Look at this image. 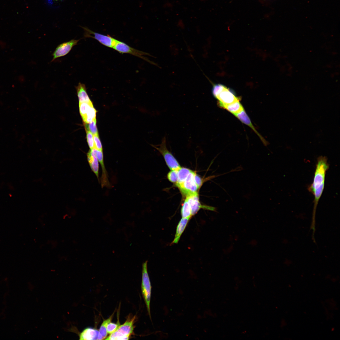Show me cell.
<instances>
[{
  "label": "cell",
  "mask_w": 340,
  "mask_h": 340,
  "mask_svg": "<svg viewBox=\"0 0 340 340\" xmlns=\"http://www.w3.org/2000/svg\"><path fill=\"white\" fill-rule=\"evenodd\" d=\"M327 160V158L325 156L318 157L313 181L308 188L309 191L314 196L313 213V222L314 223L317 207L325 187L326 172L329 168Z\"/></svg>",
  "instance_id": "obj_1"
},
{
  "label": "cell",
  "mask_w": 340,
  "mask_h": 340,
  "mask_svg": "<svg viewBox=\"0 0 340 340\" xmlns=\"http://www.w3.org/2000/svg\"><path fill=\"white\" fill-rule=\"evenodd\" d=\"M186 199L190 206L192 216L196 214L201 208L216 212L215 207L201 204L197 192L186 196Z\"/></svg>",
  "instance_id": "obj_10"
},
{
  "label": "cell",
  "mask_w": 340,
  "mask_h": 340,
  "mask_svg": "<svg viewBox=\"0 0 340 340\" xmlns=\"http://www.w3.org/2000/svg\"><path fill=\"white\" fill-rule=\"evenodd\" d=\"M212 93L217 100L219 107L240 100V98L235 95L233 91L222 84H213Z\"/></svg>",
  "instance_id": "obj_2"
},
{
  "label": "cell",
  "mask_w": 340,
  "mask_h": 340,
  "mask_svg": "<svg viewBox=\"0 0 340 340\" xmlns=\"http://www.w3.org/2000/svg\"><path fill=\"white\" fill-rule=\"evenodd\" d=\"M96 110L93 105L82 119L85 123H88L96 120Z\"/></svg>",
  "instance_id": "obj_20"
},
{
  "label": "cell",
  "mask_w": 340,
  "mask_h": 340,
  "mask_svg": "<svg viewBox=\"0 0 340 340\" xmlns=\"http://www.w3.org/2000/svg\"><path fill=\"white\" fill-rule=\"evenodd\" d=\"M79 102H91L86 91L85 84L79 82L76 87Z\"/></svg>",
  "instance_id": "obj_16"
},
{
  "label": "cell",
  "mask_w": 340,
  "mask_h": 340,
  "mask_svg": "<svg viewBox=\"0 0 340 340\" xmlns=\"http://www.w3.org/2000/svg\"><path fill=\"white\" fill-rule=\"evenodd\" d=\"M220 107L226 110L233 115L238 113L244 109L240 102V100L229 104L222 105Z\"/></svg>",
  "instance_id": "obj_17"
},
{
  "label": "cell",
  "mask_w": 340,
  "mask_h": 340,
  "mask_svg": "<svg viewBox=\"0 0 340 340\" xmlns=\"http://www.w3.org/2000/svg\"><path fill=\"white\" fill-rule=\"evenodd\" d=\"M135 319L134 316L128 317L125 322L120 325L117 330L110 334L105 340H128L133 332L134 324Z\"/></svg>",
  "instance_id": "obj_3"
},
{
  "label": "cell",
  "mask_w": 340,
  "mask_h": 340,
  "mask_svg": "<svg viewBox=\"0 0 340 340\" xmlns=\"http://www.w3.org/2000/svg\"><path fill=\"white\" fill-rule=\"evenodd\" d=\"M233 115L238 119L242 123L247 125L252 129L256 133L259 137L263 143L265 145H266L268 144L267 142L266 141L262 136L258 132L253 125H252L249 117L246 113L245 109H244L240 112Z\"/></svg>",
  "instance_id": "obj_12"
},
{
  "label": "cell",
  "mask_w": 340,
  "mask_h": 340,
  "mask_svg": "<svg viewBox=\"0 0 340 340\" xmlns=\"http://www.w3.org/2000/svg\"><path fill=\"white\" fill-rule=\"evenodd\" d=\"M114 314H112L108 318L104 320L102 323L99 329V340L105 339L107 336V327L108 323L111 321Z\"/></svg>",
  "instance_id": "obj_19"
},
{
  "label": "cell",
  "mask_w": 340,
  "mask_h": 340,
  "mask_svg": "<svg viewBox=\"0 0 340 340\" xmlns=\"http://www.w3.org/2000/svg\"><path fill=\"white\" fill-rule=\"evenodd\" d=\"M166 142V138L165 136L162 139L159 147H154L162 155L167 166L171 170H178L181 167L172 153L168 150Z\"/></svg>",
  "instance_id": "obj_5"
},
{
  "label": "cell",
  "mask_w": 340,
  "mask_h": 340,
  "mask_svg": "<svg viewBox=\"0 0 340 340\" xmlns=\"http://www.w3.org/2000/svg\"><path fill=\"white\" fill-rule=\"evenodd\" d=\"M195 173L191 171L184 182L177 186L182 193L186 196L197 193L199 189L194 181Z\"/></svg>",
  "instance_id": "obj_8"
},
{
  "label": "cell",
  "mask_w": 340,
  "mask_h": 340,
  "mask_svg": "<svg viewBox=\"0 0 340 340\" xmlns=\"http://www.w3.org/2000/svg\"><path fill=\"white\" fill-rule=\"evenodd\" d=\"M191 171V170L189 169L181 167L178 170V181L175 184L177 186L184 182Z\"/></svg>",
  "instance_id": "obj_18"
},
{
  "label": "cell",
  "mask_w": 340,
  "mask_h": 340,
  "mask_svg": "<svg viewBox=\"0 0 340 340\" xmlns=\"http://www.w3.org/2000/svg\"><path fill=\"white\" fill-rule=\"evenodd\" d=\"M85 124L86 131L90 132L93 135L98 134L96 125V120H93L89 123Z\"/></svg>",
  "instance_id": "obj_23"
},
{
  "label": "cell",
  "mask_w": 340,
  "mask_h": 340,
  "mask_svg": "<svg viewBox=\"0 0 340 340\" xmlns=\"http://www.w3.org/2000/svg\"><path fill=\"white\" fill-rule=\"evenodd\" d=\"M96 149H90L87 154L88 162L92 171L95 174L99 181V162L96 155Z\"/></svg>",
  "instance_id": "obj_13"
},
{
  "label": "cell",
  "mask_w": 340,
  "mask_h": 340,
  "mask_svg": "<svg viewBox=\"0 0 340 340\" xmlns=\"http://www.w3.org/2000/svg\"><path fill=\"white\" fill-rule=\"evenodd\" d=\"M194 181L199 188L202 185V181L201 178L196 173L194 176Z\"/></svg>",
  "instance_id": "obj_28"
},
{
  "label": "cell",
  "mask_w": 340,
  "mask_h": 340,
  "mask_svg": "<svg viewBox=\"0 0 340 340\" xmlns=\"http://www.w3.org/2000/svg\"><path fill=\"white\" fill-rule=\"evenodd\" d=\"M120 325L119 320H118L116 323H113L110 322L107 325V332L108 333L111 334L115 331L118 328Z\"/></svg>",
  "instance_id": "obj_24"
},
{
  "label": "cell",
  "mask_w": 340,
  "mask_h": 340,
  "mask_svg": "<svg viewBox=\"0 0 340 340\" xmlns=\"http://www.w3.org/2000/svg\"><path fill=\"white\" fill-rule=\"evenodd\" d=\"M93 105L91 101L90 102H79L80 112L82 118L85 116L90 108Z\"/></svg>",
  "instance_id": "obj_22"
},
{
  "label": "cell",
  "mask_w": 340,
  "mask_h": 340,
  "mask_svg": "<svg viewBox=\"0 0 340 340\" xmlns=\"http://www.w3.org/2000/svg\"><path fill=\"white\" fill-rule=\"evenodd\" d=\"M94 148L98 150H102V147L98 134L93 135Z\"/></svg>",
  "instance_id": "obj_27"
},
{
  "label": "cell",
  "mask_w": 340,
  "mask_h": 340,
  "mask_svg": "<svg viewBox=\"0 0 340 340\" xmlns=\"http://www.w3.org/2000/svg\"><path fill=\"white\" fill-rule=\"evenodd\" d=\"M181 212L183 218L190 219L192 216L190 206L186 199L182 207Z\"/></svg>",
  "instance_id": "obj_21"
},
{
  "label": "cell",
  "mask_w": 340,
  "mask_h": 340,
  "mask_svg": "<svg viewBox=\"0 0 340 340\" xmlns=\"http://www.w3.org/2000/svg\"><path fill=\"white\" fill-rule=\"evenodd\" d=\"M87 139L88 146L90 149L94 148L93 135L90 132L86 131Z\"/></svg>",
  "instance_id": "obj_26"
},
{
  "label": "cell",
  "mask_w": 340,
  "mask_h": 340,
  "mask_svg": "<svg viewBox=\"0 0 340 340\" xmlns=\"http://www.w3.org/2000/svg\"><path fill=\"white\" fill-rule=\"evenodd\" d=\"M178 170H171L167 174V178L171 182L176 184L178 181Z\"/></svg>",
  "instance_id": "obj_25"
},
{
  "label": "cell",
  "mask_w": 340,
  "mask_h": 340,
  "mask_svg": "<svg viewBox=\"0 0 340 340\" xmlns=\"http://www.w3.org/2000/svg\"><path fill=\"white\" fill-rule=\"evenodd\" d=\"M80 26L84 30V37L94 39L107 47L113 48L117 40L109 35H105L95 32L86 27Z\"/></svg>",
  "instance_id": "obj_6"
},
{
  "label": "cell",
  "mask_w": 340,
  "mask_h": 340,
  "mask_svg": "<svg viewBox=\"0 0 340 340\" xmlns=\"http://www.w3.org/2000/svg\"><path fill=\"white\" fill-rule=\"evenodd\" d=\"M113 49L121 54H128L140 58L151 64H154L144 56L150 55L148 53L132 48L122 41L117 40Z\"/></svg>",
  "instance_id": "obj_7"
},
{
  "label": "cell",
  "mask_w": 340,
  "mask_h": 340,
  "mask_svg": "<svg viewBox=\"0 0 340 340\" xmlns=\"http://www.w3.org/2000/svg\"><path fill=\"white\" fill-rule=\"evenodd\" d=\"M96 156L99 162L100 163L102 168V174L100 179L101 187H105L107 188L110 187V184L108 178V175L105 166L104 161V156L102 150L96 149Z\"/></svg>",
  "instance_id": "obj_11"
},
{
  "label": "cell",
  "mask_w": 340,
  "mask_h": 340,
  "mask_svg": "<svg viewBox=\"0 0 340 340\" xmlns=\"http://www.w3.org/2000/svg\"><path fill=\"white\" fill-rule=\"evenodd\" d=\"M99 331L96 329L88 327L79 335L80 340H99Z\"/></svg>",
  "instance_id": "obj_14"
},
{
  "label": "cell",
  "mask_w": 340,
  "mask_h": 340,
  "mask_svg": "<svg viewBox=\"0 0 340 340\" xmlns=\"http://www.w3.org/2000/svg\"><path fill=\"white\" fill-rule=\"evenodd\" d=\"M79 41V40L73 39L59 45L53 53V58L51 62L68 54L73 47L77 44Z\"/></svg>",
  "instance_id": "obj_9"
},
{
  "label": "cell",
  "mask_w": 340,
  "mask_h": 340,
  "mask_svg": "<svg viewBox=\"0 0 340 340\" xmlns=\"http://www.w3.org/2000/svg\"><path fill=\"white\" fill-rule=\"evenodd\" d=\"M151 289V283L147 270V261H146L142 264L141 291L150 318L151 317L150 302Z\"/></svg>",
  "instance_id": "obj_4"
},
{
  "label": "cell",
  "mask_w": 340,
  "mask_h": 340,
  "mask_svg": "<svg viewBox=\"0 0 340 340\" xmlns=\"http://www.w3.org/2000/svg\"><path fill=\"white\" fill-rule=\"evenodd\" d=\"M189 219V218H183L181 219L177 226L175 237L171 243L172 244H177L178 243L182 234L186 227Z\"/></svg>",
  "instance_id": "obj_15"
}]
</instances>
